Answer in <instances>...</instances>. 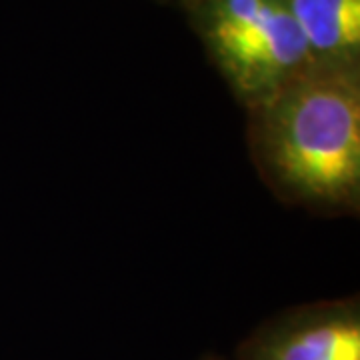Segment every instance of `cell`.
Returning <instances> with one entry per match:
<instances>
[{"instance_id": "5", "label": "cell", "mask_w": 360, "mask_h": 360, "mask_svg": "<svg viewBox=\"0 0 360 360\" xmlns=\"http://www.w3.org/2000/svg\"><path fill=\"white\" fill-rule=\"evenodd\" d=\"M202 360H232V359H220V356H212V354H210V356H205Z\"/></svg>"}, {"instance_id": "4", "label": "cell", "mask_w": 360, "mask_h": 360, "mask_svg": "<svg viewBox=\"0 0 360 360\" xmlns=\"http://www.w3.org/2000/svg\"><path fill=\"white\" fill-rule=\"evenodd\" d=\"M312 65L359 66L360 0H288Z\"/></svg>"}, {"instance_id": "3", "label": "cell", "mask_w": 360, "mask_h": 360, "mask_svg": "<svg viewBox=\"0 0 360 360\" xmlns=\"http://www.w3.org/2000/svg\"><path fill=\"white\" fill-rule=\"evenodd\" d=\"M232 360H360L359 300L286 310L245 338Z\"/></svg>"}, {"instance_id": "1", "label": "cell", "mask_w": 360, "mask_h": 360, "mask_svg": "<svg viewBox=\"0 0 360 360\" xmlns=\"http://www.w3.org/2000/svg\"><path fill=\"white\" fill-rule=\"evenodd\" d=\"M248 110L255 162L274 193L321 212L359 206V66H307Z\"/></svg>"}, {"instance_id": "2", "label": "cell", "mask_w": 360, "mask_h": 360, "mask_svg": "<svg viewBox=\"0 0 360 360\" xmlns=\"http://www.w3.org/2000/svg\"><path fill=\"white\" fill-rule=\"evenodd\" d=\"M206 52L252 108L312 65L288 0H191Z\"/></svg>"}]
</instances>
